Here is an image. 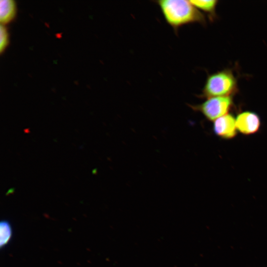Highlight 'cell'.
<instances>
[{"mask_svg":"<svg viewBox=\"0 0 267 267\" xmlns=\"http://www.w3.org/2000/svg\"><path fill=\"white\" fill-rule=\"evenodd\" d=\"M166 22L175 30L184 25L206 24L204 15L187 0H160L156 1Z\"/></svg>","mask_w":267,"mask_h":267,"instance_id":"6da1fadb","label":"cell"},{"mask_svg":"<svg viewBox=\"0 0 267 267\" xmlns=\"http://www.w3.org/2000/svg\"><path fill=\"white\" fill-rule=\"evenodd\" d=\"M238 90L237 81L229 69L209 75L199 95L201 98L232 96Z\"/></svg>","mask_w":267,"mask_h":267,"instance_id":"7a4b0ae2","label":"cell"},{"mask_svg":"<svg viewBox=\"0 0 267 267\" xmlns=\"http://www.w3.org/2000/svg\"><path fill=\"white\" fill-rule=\"evenodd\" d=\"M233 106L232 96H219L207 98L201 104L189 106L194 111L201 113L209 121H214L228 114Z\"/></svg>","mask_w":267,"mask_h":267,"instance_id":"3957f363","label":"cell"},{"mask_svg":"<svg viewBox=\"0 0 267 267\" xmlns=\"http://www.w3.org/2000/svg\"><path fill=\"white\" fill-rule=\"evenodd\" d=\"M237 130L244 135L257 133L260 130L261 121L259 116L252 111H244L239 113L236 118Z\"/></svg>","mask_w":267,"mask_h":267,"instance_id":"277c9868","label":"cell"},{"mask_svg":"<svg viewBox=\"0 0 267 267\" xmlns=\"http://www.w3.org/2000/svg\"><path fill=\"white\" fill-rule=\"evenodd\" d=\"M236 119L230 114L224 115L214 121L213 131L221 138L230 139L237 135Z\"/></svg>","mask_w":267,"mask_h":267,"instance_id":"5b68a950","label":"cell"},{"mask_svg":"<svg viewBox=\"0 0 267 267\" xmlns=\"http://www.w3.org/2000/svg\"><path fill=\"white\" fill-rule=\"evenodd\" d=\"M191 2L200 11L205 12L209 19L214 20L216 17V9L218 5V0H190Z\"/></svg>","mask_w":267,"mask_h":267,"instance_id":"8992f818","label":"cell"},{"mask_svg":"<svg viewBox=\"0 0 267 267\" xmlns=\"http://www.w3.org/2000/svg\"><path fill=\"white\" fill-rule=\"evenodd\" d=\"M15 13V4L12 0L0 1V21L5 23L11 20Z\"/></svg>","mask_w":267,"mask_h":267,"instance_id":"52a82bcc","label":"cell"},{"mask_svg":"<svg viewBox=\"0 0 267 267\" xmlns=\"http://www.w3.org/2000/svg\"><path fill=\"white\" fill-rule=\"evenodd\" d=\"M12 235V229L10 223L2 221L0 223V246L5 247L10 241Z\"/></svg>","mask_w":267,"mask_h":267,"instance_id":"ba28073f","label":"cell"},{"mask_svg":"<svg viewBox=\"0 0 267 267\" xmlns=\"http://www.w3.org/2000/svg\"><path fill=\"white\" fill-rule=\"evenodd\" d=\"M7 33L5 28L0 26V51L2 52L7 44Z\"/></svg>","mask_w":267,"mask_h":267,"instance_id":"9c48e42d","label":"cell"}]
</instances>
